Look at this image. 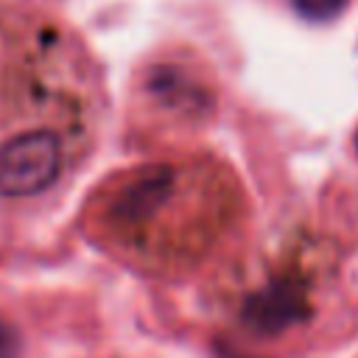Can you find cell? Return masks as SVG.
I'll list each match as a JSON object with an SVG mask.
<instances>
[{"label": "cell", "mask_w": 358, "mask_h": 358, "mask_svg": "<svg viewBox=\"0 0 358 358\" xmlns=\"http://www.w3.org/2000/svg\"><path fill=\"white\" fill-rule=\"evenodd\" d=\"M355 148H358V134H355Z\"/></svg>", "instance_id": "5"}, {"label": "cell", "mask_w": 358, "mask_h": 358, "mask_svg": "<svg viewBox=\"0 0 358 358\" xmlns=\"http://www.w3.org/2000/svg\"><path fill=\"white\" fill-rule=\"evenodd\" d=\"M350 0H294L296 11L308 20H330L336 17Z\"/></svg>", "instance_id": "3"}, {"label": "cell", "mask_w": 358, "mask_h": 358, "mask_svg": "<svg viewBox=\"0 0 358 358\" xmlns=\"http://www.w3.org/2000/svg\"><path fill=\"white\" fill-rule=\"evenodd\" d=\"M308 310L305 294L291 280H268L243 302V322L255 333H282L294 327Z\"/></svg>", "instance_id": "2"}, {"label": "cell", "mask_w": 358, "mask_h": 358, "mask_svg": "<svg viewBox=\"0 0 358 358\" xmlns=\"http://www.w3.org/2000/svg\"><path fill=\"white\" fill-rule=\"evenodd\" d=\"M62 171V140L53 129L36 126L0 143V196L22 199L48 190Z\"/></svg>", "instance_id": "1"}, {"label": "cell", "mask_w": 358, "mask_h": 358, "mask_svg": "<svg viewBox=\"0 0 358 358\" xmlns=\"http://www.w3.org/2000/svg\"><path fill=\"white\" fill-rule=\"evenodd\" d=\"M20 352H22L20 330L0 316V358H20Z\"/></svg>", "instance_id": "4"}]
</instances>
